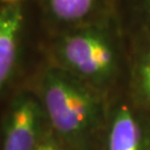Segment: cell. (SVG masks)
Instances as JSON below:
<instances>
[{"label": "cell", "mask_w": 150, "mask_h": 150, "mask_svg": "<svg viewBox=\"0 0 150 150\" xmlns=\"http://www.w3.org/2000/svg\"><path fill=\"white\" fill-rule=\"evenodd\" d=\"M38 98L57 137L67 145L85 148L101 125L103 105L97 88L58 66L43 71Z\"/></svg>", "instance_id": "cell-1"}, {"label": "cell", "mask_w": 150, "mask_h": 150, "mask_svg": "<svg viewBox=\"0 0 150 150\" xmlns=\"http://www.w3.org/2000/svg\"><path fill=\"white\" fill-rule=\"evenodd\" d=\"M58 67L95 88L105 86L116 71V54L107 35L97 28L69 32L54 49Z\"/></svg>", "instance_id": "cell-2"}, {"label": "cell", "mask_w": 150, "mask_h": 150, "mask_svg": "<svg viewBox=\"0 0 150 150\" xmlns=\"http://www.w3.org/2000/svg\"><path fill=\"white\" fill-rule=\"evenodd\" d=\"M45 120L47 117L39 98L29 91L18 92L2 122L1 150H35L45 136Z\"/></svg>", "instance_id": "cell-3"}, {"label": "cell", "mask_w": 150, "mask_h": 150, "mask_svg": "<svg viewBox=\"0 0 150 150\" xmlns=\"http://www.w3.org/2000/svg\"><path fill=\"white\" fill-rule=\"evenodd\" d=\"M23 20L20 4L0 7V93L10 81L19 60Z\"/></svg>", "instance_id": "cell-4"}, {"label": "cell", "mask_w": 150, "mask_h": 150, "mask_svg": "<svg viewBox=\"0 0 150 150\" xmlns=\"http://www.w3.org/2000/svg\"><path fill=\"white\" fill-rule=\"evenodd\" d=\"M107 150H144L141 128L126 106H120L113 116L108 132Z\"/></svg>", "instance_id": "cell-5"}, {"label": "cell", "mask_w": 150, "mask_h": 150, "mask_svg": "<svg viewBox=\"0 0 150 150\" xmlns=\"http://www.w3.org/2000/svg\"><path fill=\"white\" fill-rule=\"evenodd\" d=\"M99 0H46L50 15L58 21L72 23L89 17Z\"/></svg>", "instance_id": "cell-6"}, {"label": "cell", "mask_w": 150, "mask_h": 150, "mask_svg": "<svg viewBox=\"0 0 150 150\" xmlns=\"http://www.w3.org/2000/svg\"><path fill=\"white\" fill-rule=\"evenodd\" d=\"M134 80L140 97L150 106V50L138 60L134 70Z\"/></svg>", "instance_id": "cell-7"}, {"label": "cell", "mask_w": 150, "mask_h": 150, "mask_svg": "<svg viewBox=\"0 0 150 150\" xmlns=\"http://www.w3.org/2000/svg\"><path fill=\"white\" fill-rule=\"evenodd\" d=\"M35 150H67L60 144L59 140L54 139L49 134H45Z\"/></svg>", "instance_id": "cell-8"}, {"label": "cell", "mask_w": 150, "mask_h": 150, "mask_svg": "<svg viewBox=\"0 0 150 150\" xmlns=\"http://www.w3.org/2000/svg\"><path fill=\"white\" fill-rule=\"evenodd\" d=\"M4 5H15V4H20V0H1Z\"/></svg>", "instance_id": "cell-9"}]
</instances>
